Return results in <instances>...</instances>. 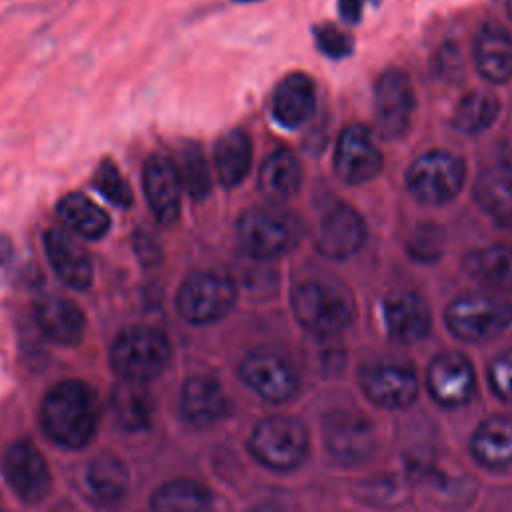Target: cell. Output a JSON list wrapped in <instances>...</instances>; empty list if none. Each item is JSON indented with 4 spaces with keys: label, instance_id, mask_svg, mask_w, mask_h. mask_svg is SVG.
<instances>
[{
    "label": "cell",
    "instance_id": "1",
    "mask_svg": "<svg viewBox=\"0 0 512 512\" xmlns=\"http://www.w3.org/2000/svg\"><path fill=\"white\" fill-rule=\"evenodd\" d=\"M40 420L46 436L64 448L86 446L98 426V400L94 390L80 380L54 384L42 400Z\"/></svg>",
    "mask_w": 512,
    "mask_h": 512
},
{
    "label": "cell",
    "instance_id": "2",
    "mask_svg": "<svg viewBox=\"0 0 512 512\" xmlns=\"http://www.w3.org/2000/svg\"><path fill=\"white\" fill-rule=\"evenodd\" d=\"M170 360V342L150 326L122 330L110 346V366L124 382L144 384L156 378Z\"/></svg>",
    "mask_w": 512,
    "mask_h": 512
},
{
    "label": "cell",
    "instance_id": "3",
    "mask_svg": "<svg viewBox=\"0 0 512 512\" xmlns=\"http://www.w3.org/2000/svg\"><path fill=\"white\" fill-rule=\"evenodd\" d=\"M292 310L296 320L318 336L342 332L354 316L350 294L326 280H306L298 284L292 292Z\"/></svg>",
    "mask_w": 512,
    "mask_h": 512
},
{
    "label": "cell",
    "instance_id": "4",
    "mask_svg": "<svg viewBox=\"0 0 512 512\" xmlns=\"http://www.w3.org/2000/svg\"><path fill=\"white\" fill-rule=\"evenodd\" d=\"M466 182V164L446 150H430L418 156L406 172L408 192L422 204L440 206L452 202Z\"/></svg>",
    "mask_w": 512,
    "mask_h": 512
},
{
    "label": "cell",
    "instance_id": "5",
    "mask_svg": "<svg viewBox=\"0 0 512 512\" xmlns=\"http://www.w3.org/2000/svg\"><path fill=\"white\" fill-rule=\"evenodd\" d=\"M446 324L462 340H488L512 324V304L488 294H462L448 304Z\"/></svg>",
    "mask_w": 512,
    "mask_h": 512
},
{
    "label": "cell",
    "instance_id": "6",
    "mask_svg": "<svg viewBox=\"0 0 512 512\" xmlns=\"http://www.w3.org/2000/svg\"><path fill=\"white\" fill-rule=\"evenodd\" d=\"M236 300L234 282L220 272L190 274L176 296L178 314L190 324H210L228 314Z\"/></svg>",
    "mask_w": 512,
    "mask_h": 512
},
{
    "label": "cell",
    "instance_id": "7",
    "mask_svg": "<svg viewBox=\"0 0 512 512\" xmlns=\"http://www.w3.org/2000/svg\"><path fill=\"white\" fill-rule=\"evenodd\" d=\"M248 446L262 464L278 470H290L302 462L308 438L298 420L290 416H270L258 422Z\"/></svg>",
    "mask_w": 512,
    "mask_h": 512
},
{
    "label": "cell",
    "instance_id": "8",
    "mask_svg": "<svg viewBox=\"0 0 512 512\" xmlns=\"http://www.w3.org/2000/svg\"><path fill=\"white\" fill-rule=\"evenodd\" d=\"M414 88L408 74L400 68H388L374 86L376 130L386 140L400 138L408 128L414 112Z\"/></svg>",
    "mask_w": 512,
    "mask_h": 512
},
{
    "label": "cell",
    "instance_id": "9",
    "mask_svg": "<svg viewBox=\"0 0 512 512\" xmlns=\"http://www.w3.org/2000/svg\"><path fill=\"white\" fill-rule=\"evenodd\" d=\"M2 472L8 486L24 502H38L50 488V470L44 456L28 440L8 444L2 454Z\"/></svg>",
    "mask_w": 512,
    "mask_h": 512
},
{
    "label": "cell",
    "instance_id": "10",
    "mask_svg": "<svg viewBox=\"0 0 512 512\" xmlns=\"http://www.w3.org/2000/svg\"><path fill=\"white\" fill-rule=\"evenodd\" d=\"M382 152L364 126H348L334 150V170L350 186L366 184L382 170Z\"/></svg>",
    "mask_w": 512,
    "mask_h": 512
},
{
    "label": "cell",
    "instance_id": "11",
    "mask_svg": "<svg viewBox=\"0 0 512 512\" xmlns=\"http://www.w3.org/2000/svg\"><path fill=\"white\" fill-rule=\"evenodd\" d=\"M240 376L268 402H282L290 398L298 386V378L290 362L268 348L252 350L240 364Z\"/></svg>",
    "mask_w": 512,
    "mask_h": 512
},
{
    "label": "cell",
    "instance_id": "12",
    "mask_svg": "<svg viewBox=\"0 0 512 512\" xmlns=\"http://www.w3.org/2000/svg\"><path fill=\"white\" fill-rule=\"evenodd\" d=\"M324 440L330 454L346 464L366 460L376 448L370 422L348 410H336L324 418Z\"/></svg>",
    "mask_w": 512,
    "mask_h": 512
},
{
    "label": "cell",
    "instance_id": "13",
    "mask_svg": "<svg viewBox=\"0 0 512 512\" xmlns=\"http://www.w3.org/2000/svg\"><path fill=\"white\" fill-rule=\"evenodd\" d=\"M360 382L370 400L384 408L408 406L418 392L414 370L396 360H382L366 366L360 374Z\"/></svg>",
    "mask_w": 512,
    "mask_h": 512
},
{
    "label": "cell",
    "instance_id": "14",
    "mask_svg": "<svg viewBox=\"0 0 512 512\" xmlns=\"http://www.w3.org/2000/svg\"><path fill=\"white\" fill-rule=\"evenodd\" d=\"M236 234L242 248L258 260L276 258L290 244L288 224L266 208H250L242 212L236 224Z\"/></svg>",
    "mask_w": 512,
    "mask_h": 512
},
{
    "label": "cell",
    "instance_id": "15",
    "mask_svg": "<svg viewBox=\"0 0 512 512\" xmlns=\"http://www.w3.org/2000/svg\"><path fill=\"white\" fill-rule=\"evenodd\" d=\"M44 250L54 274L66 286L74 290H86L92 284L94 268L90 254L66 228H48L44 232Z\"/></svg>",
    "mask_w": 512,
    "mask_h": 512
},
{
    "label": "cell",
    "instance_id": "16",
    "mask_svg": "<svg viewBox=\"0 0 512 512\" xmlns=\"http://www.w3.org/2000/svg\"><path fill=\"white\" fill-rule=\"evenodd\" d=\"M142 188L156 220L164 226L174 224L180 214L182 198V184L174 168V162L160 154L150 156L144 164Z\"/></svg>",
    "mask_w": 512,
    "mask_h": 512
},
{
    "label": "cell",
    "instance_id": "17",
    "mask_svg": "<svg viewBox=\"0 0 512 512\" xmlns=\"http://www.w3.org/2000/svg\"><path fill=\"white\" fill-rule=\"evenodd\" d=\"M366 242L364 218L348 204L334 206L320 224L316 248L322 256L344 260L356 254Z\"/></svg>",
    "mask_w": 512,
    "mask_h": 512
},
{
    "label": "cell",
    "instance_id": "18",
    "mask_svg": "<svg viewBox=\"0 0 512 512\" xmlns=\"http://www.w3.org/2000/svg\"><path fill=\"white\" fill-rule=\"evenodd\" d=\"M384 322L388 334L402 342L412 344L424 338L432 324V314L426 300L412 290L392 292L384 302Z\"/></svg>",
    "mask_w": 512,
    "mask_h": 512
},
{
    "label": "cell",
    "instance_id": "19",
    "mask_svg": "<svg viewBox=\"0 0 512 512\" xmlns=\"http://www.w3.org/2000/svg\"><path fill=\"white\" fill-rule=\"evenodd\" d=\"M430 394L446 406L462 404L474 390V370L466 356L444 352L436 356L428 368Z\"/></svg>",
    "mask_w": 512,
    "mask_h": 512
},
{
    "label": "cell",
    "instance_id": "20",
    "mask_svg": "<svg viewBox=\"0 0 512 512\" xmlns=\"http://www.w3.org/2000/svg\"><path fill=\"white\" fill-rule=\"evenodd\" d=\"M316 108V88L304 72L284 76L272 94V116L284 128H298Z\"/></svg>",
    "mask_w": 512,
    "mask_h": 512
},
{
    "label": "cell",
    "instance_id": "21",
    "mask_svg": "<svg viewBox=\"0 0 512 512\" xmlns=\"http://www.w3.org/2000/svg\"><path fill=\"white\" fill-rule=\"evenodd\" d=\"M40 330L56 344L74 346L82 340L86 318L80 306L64 296H44L34 306Z\"/></svg>",
    "mask_w": 512,
    "mask_h": 512
},
{
    "label": "cell",
    "instance_id": "22",
    "mask_svg": "<svg viewBox=\"0 0 512 512\" xmlns=\"http://www.w3.org/2000/svg\"><path fill=\"white\" fill-rule=\"evenodd\" d=\"M474 66L492 84L512 80V34L502 26L486 24L474 40Z\"/></svg>",
    "mask_w": 512,
    "mask_h": 512
},
{
    "label": "cell",
    "instance_id": "23",
    "mask_svg": "<svg viewBox=\"0 0 512 512\" xmlns=\"http://www.w3.org/2000/svg\"><path fill=\"white\" fill-rule=\"evenodd\" d=\"M182 416L194 426H210L226 412V396L220 382L212 376H192L180 396Z\"/></svg>",
    "mask_w": 512,
    "mask_h": 512
},
{
    "label": "cell",
    "instance_id": "24",
    "mask_svg": "<svg viewBox=\"0 0 512 512\" xmlns=\"http://www.w3.org/2000/svg\"><path fill=\"white\" fill-rule=\"evenodd\" d=\"M56 212L64 228L78 238L98 240L110 230L108 212L82 192L64 194L56 204Z\"/></svg>",
    "mask_w": 512,
    "mask_h": 512
},
{
    "label": "cell",
    "instance_id": "25",
    "mask_svg": "<svg viewBox=\"0 0 512 512\" xmlns=\"http://www.w3.org/2000/svg\"><path fill=\"white\" fill-rule=\"evenodd\" d=\"M252 166V140L240 130L224 132L214 144V168L224 188H236L248 176Z\"/></svg>",
    "mask_w": 512,
    "mask_h": 512
},
{
    "label": "cell",
    "instance_id": "26",
    "mask_svg": "<svg viewBox=\"0 0 512 512\" xmlns=\"http://www.w3.org/2000/svg\"><path fill=\"white\" fill-rule=\"evenodd\" d=\"M302 184V168L298 158L288 150H274L260 168L258 188L260 192L274 200L284 202L292 198Z\"/></svg>",
    "mask_w": 512,
    "mask_h": 512
},
{
    "label": "cell",
    "instance_id": "27",
    "mask_svg": "<svg viewBox=\"0 0 512 512\" xmlns=\"http://www.w3.org/2000/svg\"><path fill=\"white\" fill-rule=\"evenodd\" d=\"M476 202L500 222H512V162L486 168L474 184Z\"/></svg>",
    "mask_w": 512,
    "mask_h": 512
},
{
    "label": "cell",
    "instance_id": "28",
    "mask_svg": "<svg viewBox=\"0 0 512 512\" xmlns=\"http://www.w3.org/2000/svg\"><path fill=\"white\" fill-rule=\"evenodd\" d=\"M472 452L486 466L512 462V418L492 416L484 420L472 436Z\"/></svg>",
    "mask_w": 512,
    "mask_h": 512
},
{
    "label": "cell",
    "instance_id": "29",
    "mask_svg": "<svg viewBox=\"0 0 512 512\" xmlns=\"http://www.w3.org/2000/svg\"><path fill=\"white\" fill-rule=\"evenodd\" d=\"M88 488L94 498L106 506L118 504L128 492V470L114 454L96 456L86 472Z\"/></svg>",
    "mask_w": 512,
    "mask_h": 512
},
{
    "label": "cell",
    "instance_id": "30",
    "mask_svg": "<svg viewBox=\"0 0 512 512\" xmlns=\"http://www.w3.org/2000/svg\"><path fill=\"white\" fill-rule=\"evenodd\" d=\"M154 512H210V492L196 480L176 478L164 482L152 496Z\"/></svg>",
    "mask_w": 512,
    "mask_h": 512
},
{
    "label": "cell",
    "instance_id": "31",
    "mask_svg": "<svg viewBox=\"0 0 512 512\" xmlns=\"http://www.w3.org/2000/svg\"><path fill=\"white\" fill-rule=\"evenodd\" d=\"M112 414L120 428L124 430H142L150 424L152 418V400L144 384L120 382L110 394Z\"/></svg>",
    "mask_w": 512,
    "mask_h": 512
},
{
    "label": "cell",
    "instance_id": "32",
    "mask_svg": "<svg viewBox=\"0 0 512 512\" xmlns=\"http://www.w3.org/2000/svg\"><path fill=\"white\" fill-rule=\"evenodd\" d=\"M498 112L500 102L494 94L484 90L468 92L458 100L452 112V126L462 134L476 136L494 124Z\"/></svg>",
    "mask_w": 512,
    "mask_h": 512
},
{
    "label": "cell",
    "instance_id": "33",
    "mask_svg": "<svg viewBox=\"0 0 512 512\" xmlns=\"http://www.w3.org/2000/svg\"><path fill=\"white\" fill-rule=\"evenodd\" d=\"M466 268L480 282L502 292H512V248L494 244L476 250L468 256Z\"/></svg>",
    "mask_w": 512,
    "mask_h": 512
},
{
    "label": "cell",
    "instance_id": "34",
    "mask_svg": "<svg viewBox=\"0 0 512 512\" xmlns=\"http://www.w3.org/2000/svg\"><path fill=\"white\" fill-rule=\"evenodd\" d=\"M172 162L182 190H186V194L198 202L204 200L212 190V178L202 148L196 142H182Z\"/></svg>",
    "mask_w": 512,
    "mask_h": 512
},
{
    "label": "cell",
    "instance_id": "35",
    "mask_svg": "<svg viewBox=\"0 0 512 512\" xmlns=\"http://www.w3.org/2000/svg\"><path fill=\"white\" fill-rule=\"evenodd\" d=\"M94 188L114 206L128 208L132 204V190L130 184L120 174L118 166L112 160H102L94 172Z\"/></svg>",
    "mask_w": 512,
    "mask_h": 512
},
{
    "label": "cell",
    "instance_id": "36",
    "mask_svg": "<svg viewBox=\"0 0 512 512\" xmlns=\"http://www.w3.org/2000/svg\"><path fill=\"white\" fill-rule=\"evenodd\" d=\"M406 250L412 258L420 262H434L442 254V244H440V230L432 226H420L412 240L406 244Z\"/></svg>",
    "mask_w": 512,
    "mask_h": 512
},
{
    "label": "cell",
    "instance_id": "37",
    "mask_svg": "<svg viewBox=\"0 0 512 512\" xmlns=\"http://www.w3.org/2000/svg\"><path fill=\"white\" fill-rule=\"evenodd\" d=\"M314 40L322 54L328 58H344L352 52V40L340 28L332 24H322L314 28Z\"/></svg>",
    "mask_w": 512,
    "mask_h": 512
},
{
    "label": "cell",
    "instance_id": "38",
    "mask_svg": "<svg viewBox=\"0 0 512 512\" xmlns=\"http://www.w3.org/2000/svg\"><path fill=\"white\" fill-rule=\"evenodd\" d=\"M132 246H134V254L144 266H156L162 260V246L156 240V236L150 234V230L146 228L134 230Z\"/></svg>",
    "mask_w": 512,
    "mask_h": 512
},
{
    "label": "cell",
    "instance_id": "39",
    "mask_svg": "<svg viewBox=\"0 0 512 512\" xmlns=\"http://www.w3.org/2000/svg\"><path fill=\"white\" fill-rule=\"evenodd\" d=\"M492 388L502 396L512 400V350L500 354L490 366Z\"/></svg>",
    "mask_w": 512,
    "mask_h": 512
},
{
    "label": "cell",
    "instance_id": "40",
    "mask_svg": "<svg viewBox=\"0 0 512 512\" xmlns=\"http://www.w3.org/2000/svg\"><path fill=\"white\" fill-rule=\"evenodd\" d=\"M400 482L396 478H368L362 494L364 498L372 496V502L378 504H392L396 502L394 496H400Z\"/></svg>",
    "mask_w": 512,
    "mask_h": 512
},
{
    "label": "cell",
    "instance_id": "41",
    "mask_svg": "<svg viewBox=\"0 0 512 512\" xmlns=\"http://www.w3.org/2000/svg\"><path fill=\"white\" fill-rule=\"evenodd\" d=\"M362 6L364 0H338V12L340 18L348 24H356L362 18Z\"/></svg>",
    "mask_w": 512,
    "mask_h": 512
},
{
    "label": "cell",
    "instance_id": "42",
    "mask_svg": "<svg viewBox=\"0 0 512 512\" xmlns=\"http://www.w3.org/2000/svg\"><path fill=\"white\" fill-rule=\"evenodd\" d=\"M10 254H12V244H10L8 236H0V264L8 262Z\"/></svg>",
    "mask_w": 512,
    "mask_h": 512
},
{
    "label": "cell",
    "instance_id": "43",
    "mask_svg": "<svg viewBox=\"0 0 512 512\" xmlns=\"http://www.w3.org/2000/svg\"><path fill=\"white\" fill-rule=\"evenodd\" d=\"M506 14L512 20V0H506Z\"/></svg>",
    "mask_w": 512,
    "mask_h": 512
},
{
    "label": "cell",
    "instance_id": "44",
    "mask_svg": "<svg viewBox=\"0 0 512 512\" xmlns=\"http://www.w3.org/2000/svg\"><path fill=\"white\" fill-rule=\"evenodd\" d=\"M234 2H256V0H234Z\"/></svg>",
    "mask_w": 512,
    "mask_h": 512
},
{
    "label": "cell",
    "instance_id": "45",
    "mask_svg": "<svg viewBox=\"0 0 512 512\" xmlns=\"http://www.w3.org/2000/svg\"><path fill=\"white\" fill-rule=\"evenodd\" d=\"M0 512H2V508H0Z\"/></svg>",
    "mask_w": 512,
    "mask_h": 512
}]
</instances>
